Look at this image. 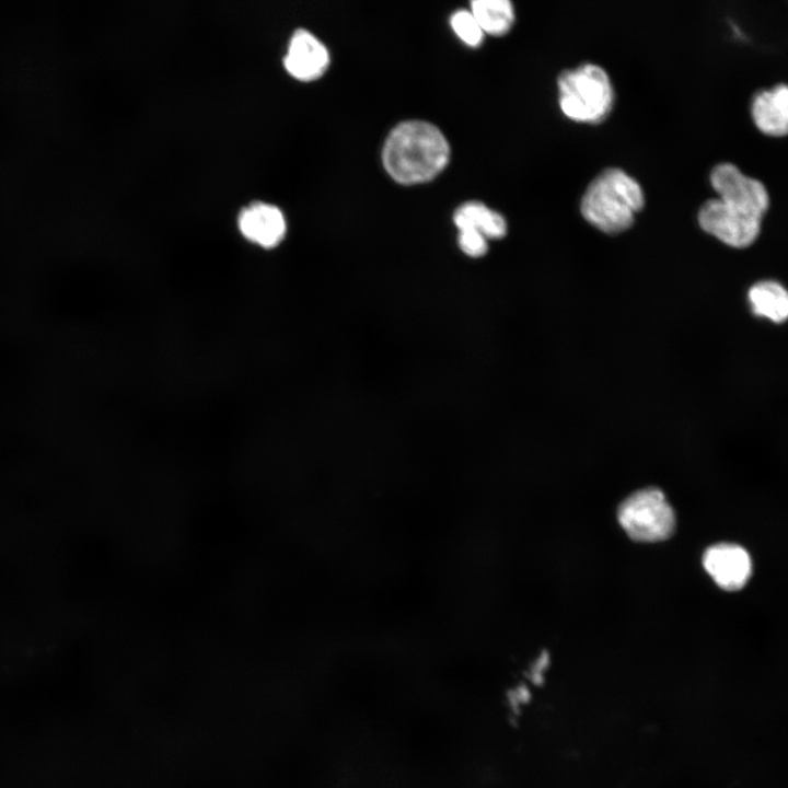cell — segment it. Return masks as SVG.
Masks as SVG:
<instances>
[{
	"label": "cell",
	"instance_id": "obj_1",
	"mask_svg": "<svg viewBox=\"0 0 788 788\" xmlns=\"http://www.w3.org/2000/svg\"><path fill=\"white\" fill-rule=\"evenodd\" d=\"M448 140L434 125L422 120L398 124L389 134L382 162L397 183L412 185L436 177L448 164Z\"/></svg>",
	"mask_w": 788,
	"mask_h": 788
},
{
	"label": "cell",
	"instance_id": "obj_2",
	"mask_svg": "<svg viewBox=\"0 0 788 788\" xmlns=\"http://www.w3.org/2000/svg\"><path fill=\"white\" fill-rule=\"evenodd\" d=\"M645 204L639 183L617 167L602 171L587 187L580 210L590 224L614 234L627 230Z\"/></svg>",
	"mask_w": 788,
	"mask_h": 788
},
{
	"label": "cell",
	"instance_id": "obj_3",
	"mask_svg": "<svg viewBox=\"0 0 788 788\" xmlns=\"http://www.w3.org/2000/svg\"><path fill=\"white\" fill-rule=\"evenodd\" d=\"M557 89L559 107L573 121L596 124L612 109L613 86L606 71L598 65L584 63L563 71Z\"/></svg>",
	"mask_w": 788,
	"mask_h": 788
},
{
	"label": "cell",
	"instance_id": "obj_4",
	"mask_svg": "<svg viewBox=\"0 0 788 788\" xmlns=\"http://www.w3.org/2000/svg\"><path fill=\"white\" fill-rule=\"evenodd\" d=\"M619 524L635 541L652 543L667 540L675 528V514L664 494L657 488L638 490L619 506Z\"/></svg>",
	"mask_w": 788,
	"mask_h": 788
},
{
	"label": "cell",
	"instance_id": "obj_5",
	"mask_svg": "<svg viewBox=\"0 0 788 788\" xmlns=\"http://www.w3.org/2000/svg\"><path fill=\"white\" fill-rule=\"evenodd\" d=\"M699 227L722 243L743 248L758 236L762 218L731 207L719 198L706 200L697 215Z\"/></svg>",
	"mask_w": 788,
	"mask_h": 788
},
{
	"label": "cell",
	"instance_id": "obj_6",
	"mask_svg": "<svg viewBox=\"0 0 788 788\" xmlns=\"http://www.w3.org/2000/svg\"><path fill=\"white\" fill-rule=\"evenodd\" d=\"M710 183L725 204L763 218L769 206L764 184L744 175L731 163H720L710 173Z\"/></svg>",
	"mask_w": 788,
	"mask_h": 788
},
{
	"label": "cell",
	"instance_id": "obj_7",
	"mask_svg": "<svg viewBox=\"0 0 788 788\" xmlns=\"http://www.w3.org/2000/svg\"><path fill=\"white\" fill-rule=\"evenodd\" d=\"M703 565L716 584L727 591L743 588L752 575V559L738 544L719 543L708 547Z\"/></svg>",
	"mask_w": 788,
	"mask_h": 788
},
{
	"label": "cell",
	"instance_id": "obj_8",
	"mask_svg": "<svg viewBox=\"0 0 788 788\" xmlns=\"http://www.w3.org/2000/svg\"><path fill=\"white\" fill-rule=\"evenodd\" d=\"M241 234L263 248L278 246L286 236L287 222L282 211L267 202H252L237 216Z\"/></svg>",
	"mask_w": 788,
	"mask_h": 788
},
{
	"label": "cell",
	"instance_id": "obj_9",
	"mask_svg": "<svg viewBox=\"0 0 788 788\" xmlns=\"http://www.w3.org/2000/svg\"><path fill=\"white\" fill-rule=\"evenodd\" d=\"M329 65L325 45L306 30H297L289 42L283 66L297 80L312 81L324 74Z\"/></svg>",
	"mask_w": 788,
	"mask_h": 788
},
{
	"label": "cell",
	"instance_id": "obj_10",
	"mask_svg": "<svg viewBox=\"0 0 788 788\" xmlns=\"http://www.w3.org/2000/svg\"><path fill=\"white\" fill-rule=\"evenodd\" d=\"M752 117L768 136L788 135V85L780 83L757 93L752 102Z\"/></svg>",
	"mask_w": 788,
	"mask_h": 788
},
{
	"label": "cell",
	"instance_id": "obj_11",
	"mask_svg": "<svg viewBox=\"0 0 788 788\" xmlns=\"http://www.w3.org/2000/svg\"><path fill=\"white\" fill-rule=\"evenodd\" d=\"M453 222L459 230L474 229L487 240H498L507 234V222L497 211L480 201L462 204L453 215Z\"/></svg>",
	"mask_w": 788,
	"mask_h": 788
},
{
	"label": "cell",
	"instance_id": "obj_12",
	"mask_svg": "<svg viewBox=\"0 0 788 788\" xmlns=\"http://www.w3.org/2000/svg\"><path fill=\"white\" fill-rule=\"evenodd\" d=\"M748 300L754 315L774 323L788 320V290L777 281L763 280L753 285Z\"/></svg>",
	"mask_w": 788,
	"mask_h": 788
},
{
	"label": "cell",
	"instance_id": "obj_13",
	"mask_svg": "<svg viewBox=\"0 0 788 788\" xmlns=\"http://www.w3.org/2000/svg\"><path fill=\"white\" fill-rule=\"evenodd\" d=\"M471 12L483 32L495 36L509 32L514 22V10L508 0H475Z\"/></svg>",
	"mask_w": 788,
	"mask_h": 788
},
{
	"label": "cell",
	"instance_id": "obj_14",
	"mask_svg": "<svg viewBox=\"0 0 788 788\" xmlns=\"http://www.w3.org/2000/svg\"><path fill=\"white\" fill-rule=\"evenodd\" d=\"M450 24L457 37L471 47L480 45L485 33L471 10H457L450 19Z\"/></svg>",
	"mask_w": 788,
	"mask_h": 788
},
{
	"label": "cell",
	"instance_id": "obj_15",
	"mask_svg": "<svg viewBox=\"0 0 788 788\" xmlns=\"http://www.w3.org/2000/svg\"><path fill=\"white\" fill-rule=\"evenodd\" d=\"M457 243L461 251L473 258H478L487 253V239L477 230H459Z\"/></svg>",
	"mask_w": 788,
	"mask_h": 788
}]
</instances>
